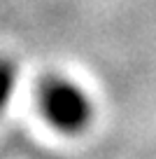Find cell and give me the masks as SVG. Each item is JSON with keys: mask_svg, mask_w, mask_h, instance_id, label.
Returning <instances> with one entry per match:
<instances>
[{"mask_svg": "<svg viewBox=\"0 0 156 159\" xmlns=\"http://www.w3.org/2000/svg\"><path fill=\"white\" fill-rule=\"evenodd\" d=\"M40 108L47 122L58 131H82L91 119V101L82 87L68 80H49L40 91Z\"/></svg>", "mask_w": 156, "mask_h": 159, "instance_id": "6da1fadb", "label": "cell"}, {"mask_svg": "<svg viewBox=\"0 0 156 159\" xmlns=\"http://www.w3.org/2000/svg\"><path fill=\"white\" fill-rule=\"evenodd\" d=\"M16 91V68L7 61H0V112L10 105Z\"/></svg>", "mask_w": 156, "mask_h": 159, "instance_id": "7a4b0ae2", "label": "cell"}]
</instances>
